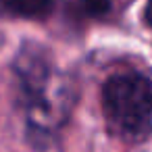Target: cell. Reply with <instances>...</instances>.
Returning <instances> with one entry per match:
<instances>
[{
	"mask_svg": "<svg viewBox=\"0 0 152 152\" xmlns=\"http://www.w3.org/2000/svg\"><path fill=\"white\" fill-rule=\"evenodd\" d=\"M17 98L34 135H50L71 115L75 86L38 44H25L15 58Z\"/></svg>",
	"mask_w": 152,
	"mask_h": 152,
	"instance_id": "1",
	"label": "cell"
},
{
	"mask_svg": "<svg viewBox=\"0 0 152 152\" xmlns=\"http://www.w3.org/2000/svg\"><path fill=\"white\" fill-rule=\"evenodd\" d=\"M108 125L123 137L142 140L152 131V79L142 73L113 75L102 90Z\"/></svg>",
	"mask_w": 152,
	"mask_h": 152,
	"instance_id": "2",
	"label": "cell"
},
{
	"mask_svg": "<svg viewBox=\"0 0 152 152\" xmlns=\"http://www.w3.org/2000/svg\"><path fill=\"white\" fill-rule=\"evenodd\" d=\"M9 13L25 19H44L52 13L54 0H0Z\"/></svg>",
	"mask_w": 152,
	"mask_h": 152,
	"instance_id": "3",
	"label": "cell"
},
{
	"mask_svg": "<svg viewBox=\"0 0 152 152\" xmlns=\"http://www.w3.org/2000/svg\"><path fill=\"white\" fill-rule=\"evenodd\" d=\"M81 4H83V9H86L88 15H92V17H102V15H106L108 9H110V0H81Z\"/></svg>",
	"mask_w": 152,
	"mask_h": 152,
	"instance_id": "4",
	"label": "cell"
},
{
	"mask_svg": "<svg viewBox=\"0 0 152 152\" xmlns=\"http://www.w3.org/2000/svg\"><path fill=\"white\" fill-rule=\"evenodd\" d=\"M146 21L152 27V0H148V4H146Z\"/></svg>",
	"mask_w": 152,
	"mask_h": 152,
	"instance_id": "5",
	"label": "cell"
}]
</instances>
